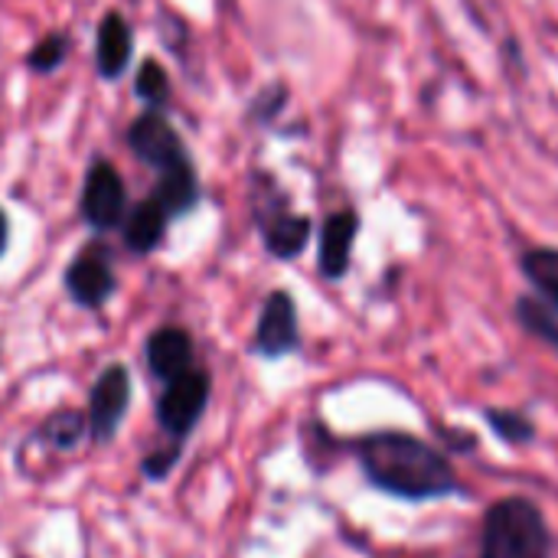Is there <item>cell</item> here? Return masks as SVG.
<instances>
[{
	"mask_svg": "<svg viewBox=\"0 0 558 558\" xmlns=\"http://www.w3.org/2000/svg\"><path fill=\"white\" fill-rule=\"evenodd\" d=\"M353 454L369 487L396 500L432 504L464 494L448 454L412 432H369L353 441Z\"/></svg>",
	"mask_w": 558,
	"mask_h": 558,
	"instance_id": "6da1fadb",
	"label": "cell"
},
{
	"mask_svg": "<svg viewBox=\"0 0 558 558\" xmlns=\"http://www.w3.org/2000/svg\"><path fill=\"white\" fill-rule=\"evenodd\" d=\"M474 558H553V530L539 504L520 494L490 504Z\"/></svg>",
	"mask_w": 558,
	"mask_h": 558,
	"instance_id": "7a4b0ae2",
	"label": "cell"
},
{
	"mask_svg": "<svg viewBox=\"0 0 558 558\" xmlns=\"http://www.w3.org/2000/svg\"><path fill=\"white\" fill-rule=\"evenodd\" d=\"M78 213L92 232L121 229V222L128 216V190H124V177L118 173V167L111 160L98 157L88 163L85 180H82Z\"/></svg>",
	"mask_w": 558,
	"mask_h": 558,
	"instance_id": "3957f363",
	"label": "cell"
},
{
	"mask_svg": "<svg viewBox=\"0 0 558 558\" xmlns=\"http://www.w3.org/2000/svg\"><path fill=\"white\" fill-rule=\"evenodd\" d=\"M209 373L193 366L190 373L163 383L160 402H157V422L160 428L173 438V441H186V435L196 428V422L203 418L206 405H209Z\"/></svg>",
	"mask_w": 558,
	"mask_h": 558,
	"instance_id": "277c9868",
	"label": "cell"
},
{
	"mask_svg": "<svg viewBox=\"0 0 558 558\" xmlns=\"http://www.w3.org/2000/svg\"><path fill=\"white\" fill-rule=\"evenodd\" d=\"M62 284H65V294L72 298V304H78L85 311H101L118 291V275H114L111 255L98 245L82 248L65 265Z\"/></svg>",
	"mask_w": 558,
	"mask_h": 558,
	"instance_id": "5b68a950",
	"label": "cell"
},
{
	"mask_svg": "<svg viewBox=\"0 0 558 558\" xmlns=\"http://www.w3.org/2000/svg\"><path fill=\"white\" fill-rule=\"evenodd\" d=\"M128 147L154 173H160V170H167V167H173V163H180V160L190 157L183 137L177 134V128L170 124V118L163 111H150V108L141 111L128 124Z\"/></svg>",
	"mask_w": 558,
	"mask_h": 558,
	"instance_id": "8992f818",
	"label": "cell"
},
{
	"mask_svg": "<svg viewBox=\"0 0 558 558\" xmlns=\"http://www.w3.org/2000/svg\"><path fill=\"white\" fill-rule=\"evenodd\" d=\"M301 347V320H298V304L288 291H271L262 304L258 324H255V340L252 350L265 360H281L298 353Z\"/></svg>",
	"mask_w": 558,
	"mask_h": 558,
	"instance_id": "52a82bcc",
	"label": "cell"
},
{
	"mask_svg": "<svg viewBox=\"0 0 558 558\" xmlns=\"http://www.w3.org/2000/svg\"><path fill=\"white\" fill-rule=\"evenodd\" d=\"M131 405V373L121 363H111L98 373L92 396H88V435L101 445L111 441L121 418Z\"/></svg>",
	"mask_w": 558,
	"mask_h": 558,
	"instance_id": "ba28073f",
	"label": "cell"
},
{
	"mask_svg": "<svg viewBox=\"0 0 558 558\" xmlns=\"http://www.w3.org/2000/svg\"><path fill=\"white\" fill-rule=\"evenodd\" d=\"M255 219H258V229H262V242H265V252L278 262H294L307 245H311V235H314V222L301 213H291L284 196L275 203H258L255 209Z\"/></svg>",
	"mask_w": 558,
	"mask_h": 558,
	"instance_id": "9c48e42d",
	"label": "cell"
},
{
	"mask_svg": "<svg viewBox=\"0 0 558 558\" xmlns=\"http://www.w3.org/2000/svg\"><path fill=\"white\" fill-rule=\"evenodd\" d=\"M360 235V213L337 209L324 219L317 235V268L327 281H343L353 265V245Z\"/></svg>",
	"mask_w": 558,
	"mask_h": 558,
	"instance_id": "30bf717a",
	"label": "cell"
},
{
	"mask_svg": "<svg viewBox=\"0 0 558 558\" xmlns=\"http://www.w3.org/2000/svg\"><path fill=\"white\" fill-rule=\"evenodd\" d=\"M144 360H147V369L154 379L160 383H170L183 373H190L196 363V347H193V337L186 327H177V324H167V327H157L150 337H147V347H144Z\"/></svg>",
	"mask_w": 558,
	"mask_h": 558,
	"instance_id": "8fae6325",
	"label": "cell"
},
{
	"mask_svg": "<svg viewBox=\"0 0 558 558\" xmlns=\"http://www.w3.org/2000/svg\"><path fill=\"white\" fill-rule=\"evenodd\" d=\"M131 56H134V29H131V23L124 20L121 10H105V16L98 20V29H95V69H98V78L118 82L131 69Z\"/></svg>",
	"mask_w": 558,
	"mask_h": 558,
	"instance_id": "7c38bea8",
	"label": "cell"
},
{
	"mask_svg": "<svg viewBox=\"0 0 558 558\" xmlns=\"http://www.w3.org/2000/svg\"><path fill=\"white\" fill-rule=\"evenodd\" d=\"M170 222H173V219L167 216V209H163L154 196H147V199H141V203L128 206V216H124V222H121L124 248H128L131 255H150V252H157V248L163 245V239H167Z\"/></svg>",
	"mask_w": 558,
	"mask_h": 558,
	"instance_id": "4fadbf2b",
	"label": "cell"
},
{
	"mask_svg": "<svg viewBox=\"0 0 558 558\" xmlns=\"http://www.w3.org/2000/svg\"><path fill=\"white\" fill-rule=\"evenodd\" d=\"M150 196L167 209L170 219L190 216L199 206V199H203V186H199V173H196L193 160L186 157V160L160 170L157 173V186H154Z\"/></svg>",
	"mask_w": 558,
	"mask_h": 558,
	"instance_id": "5bb4252c",
	"label": "cell"
},
{
	"mask_svg": "<svg viewBox=\"0 0 558 558\" xmlns=\"http://www.w3.org/2000/svg\"><path fill=\"white\" fill-rule=\"evenodd\" d=\"M520 271L530 281V288L558 314V248L536 245V248L523 252Z\"/></svg>",
	"mask_w": 558,
	"mask_h": 558,
	"instance_id": "9a60e30c",
	"label": "cell"
},
{
	"mask_svg": "<svg viewBox=\"0 0 558 558\" xmlns=\"http://www.w3.org/2000/svg\"><path fill=\"white\" fill-rule=\"evenodd\" d=\"M134 95H137V101H144L150 111H163V108L170 105L173 88H170V75H167L163 62L144 59V62L137 65V72H134Z\"/></svg>",
	"mask_w": 558,
	"mask_h": 558,
	"instance_id": "2e32d148",
	"label": "cell"
},
{
	"mask_svg": "<svg viewBox=\"0 0 558 558\" xmlns=\"http://www.w3.org/2000/svg\"><path fill=\"white\" fill-rule=\"evenodd\" d=\"M484 422L500 441L513 448H526L536 441V422L520 409H484Z\"/></svg>",
	"mask_w": 558,
	"mask_h": 558,
	"instance_id": "e0dca14e",
	"label": "cell"
},
{
	"mask_svg": "<svg viewBox=\"0 0 558 558\" xmlns=\"http://www.w3.org/2000/svg\"><path fill=\"white\" fill-rule=\"evenodd\" d=\"M72 52V36L65 29H52L43 39H36L26 52V69L36 75H52L56 69H62V62Z\"/></svg>",
	"mask_w": 558,
	"mask_h": 558,
	"instance_id": "ac0fdd59",
	"label": "cell"
},
{
	"mask_svg": "<svg viewBox=\"0 0 558 558\" xmlns=\"http://www.w3.org/2000/svg\"><path fill=\"white\" fill-rule=\"evenodd\" d=\"M517 320L526 333H533L536 340H543L546 347H553L558 353V314L546 304V301H536V298H520L517 301Z\"/></svg>",
	"mask_w": 558,
	"mask_h": 558,
	"instance_id": "d6986e66",
	"label": "cell"
},
{
	"mask_svg": "<svg viewBox=\"0 0 558 558\" xmlns=\"http://www.w3.org/2000/svg\"><path fill=\"white\" fill-rule=\"evenodd\" d=\"M85 432H88V418L85 415H78L75 409H59V412H52L43 422L39 435H43L46 445H52L59 451H72L85 438Z\"/></svg>",
	"mask_w": 558,
	"mask_h": 558,
	"instance_id": "ffe728a7",
	"label": "cell"
},
{
	"mask_svg": "<svg viewBox=\"0 0 558 558\" xmlns=\"http://www.w3.org/2000/svg\"><path fill=\"white\" fill-rule=\"evenodd\" d=\"M288 105V88L281 85V82H275V85H268V88H262L255 98H252V105H248V118L252 121H258V124H268V121H275L278 114H281V108Z\"/></svg>",
	"mask_w": 558,
	"mask_h": 558,
	"instance_id": "44dd1931",
	"label": "cell"
},
{
	"mask_svg": "<svg viewBox=\"0 0 558 558\" xmlns=\"http://www.w3.org/2000/svg\"><path fill=\"white\" fill-rule=\"evenodd\" d=\"M180 454H183V445H180V441H173L167 451H150V454H147V461H144V474H147V477H154V481L167 477V474H170V468L180 461Z\"/></svg>",
	"mask_w": 558,
	"mask_h": 558,
	"instance_id": "7402d4cb",
	"label": "cell"
},
{
	"mask_svg": "<svg viewBox=\"0 0 558 558\" xmlns=\"http://www.w3.org/2000/svg\"><path fill=\"white\" fill-rule=\"evenodd\" d=\"M441 438L448 441L451 451H474L477 448V438L471 432H464V428H445Z\"/></svg>",
	"mask_w": 558,
	"mask_h": 558,
	"instance_id": "603a6c76",
	"label": "cell"
},
{
	"mask_svg": "<svg viewBox=\"0 0 558 558\" xmlns=\"http://www.w3.org/2000/svg\"><path fill=\"white\" fill-rule=\"evenodd\" d=\"M7 242H10V219H7V213L0 206V255L7 252Z\"/></svg>",
	"mask_w": 558,
	"mask_h": 558,
	"instance_id": "cb8c5ba5",
	"label": "cell"
}]
</instances>
